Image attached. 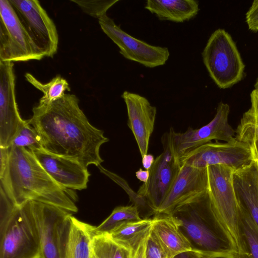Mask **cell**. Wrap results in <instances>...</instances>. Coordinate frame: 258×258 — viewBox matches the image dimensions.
I'll use <instances>...</instances> for the list:
<instances>
[{
    "label": "cell",
    "instance_id": "2e32d148",
    "mask_svg": "<svg viewBox=\"0 0 258 258\" xmlns=\"http://www.w3.org/2000/svg\"><path fill=\"white\" fill-rule=\"evenodd\" d=\"M180 165L170 192L155 215H171L175 208L194 200L207 190V167L198 168L185 164Z\"/></svg>",
    "mask_w": 258,
    "mask_h": 258
},
{
    "label": "cell",
    "instance_id": "4dcf8cb0",
    "mask_svg": "<svg viewBox=\"0 0 258 258\" xmlns=\"http://www.w3.org/2000/svg\"><path fill=\"white\" fill-rule=\"evenodd\" d=\"M246 20L250 30L254 32L258 31V0L253 2L246 14Z\"/></svg>",
    "mask_w": 258,
    "mask_h": 258
},
{
    "label": "cell",
    "instance_id": "7402d4cb",
    "mask_svg": "<svg viewBox=\"0 0 258 258\" xmlns=\"http://www.w3.org/2000/svg\"><path fill=\"white\" fill-rule=\"evenodd\" d=\"M153 218L122 223L109 234L116 241L127 247L133 253L152 231Z\"/></svg>",
    "mask_w": 258,
    "mask_h": 258
},
{
    "label": "cell",
    "instance_id": "f546056e",
    "mask_svg": "<svg viewBox=\"0 0 258 258\" xmlns=\"http://www.w3.org/2000/svg\"><path fill=\"white\" fill-rule=\"evenodd\" d=\"M144 258H171L152 230L146 240Z\"/></svg>",
    "mask_w": 258,
    "mask_h": 258
},
{
    "label": "cell",
    "instance_id": "83f0119b",
    "mask_svg": "<svg viewBox=\"0 0 258 258\" xmlns=\"http://www.w3.org/2000/svg\"><path fill=\"white\" fill-rule=\"evenodd\" d=\"M10 147L24 148L29 150L41 148L39 136L36 130L30 124L29 119L25 120Z\"/></svg>",
    "mask_w": 258,
    "mask_h": 258
},
{
    "label": "cell",
    "instance_id": "6da1fadb",
    "mask_svg": "<svg viewBox=\"0 0 258 258\" xmlns=\"http://www.w3.org/2000/svg\"><path fill=\"white\" fill-rule=\"evenodd\" d=\"M74 94H65L49 103L32 109L30 124L36 130L41 148L51 153L75 159L86 167L104 161L101 146L109 141L104 131L92 125Z\"/></svg>",
    "mask_w": 258,
    "mask_h": 258
},
{
    "label": "cell",
    "instance_id": "d4e9b609",
    "mask_svg": "<svg viewBox=\"0 0 258 258\" xmlns=\"http://www.w3.org/2000/svg\"><path fill=\"white\" fill-rule=\"evenodd\" d=\"M26 80L43 94L39 103H49L59 99L71 88L67 81L59 75L56 76L47 83H42L30 73L25 75Z\"/></svg>",
    "mask_w": 258,
    "mask_h": 258
},
{
    "label": "cell",
    "instance_id": "7c38bea8",
    "mask_svg": "<svg viewBox=\"0 0 258 258\" xmlns=\"http://www.w3.org/2000/svg\"><path fill=\"white\" fill-rule=\"evenodd\" d=\"M21 23L45 57L57 52L58 35L53 20L37 0H9Z\"/></svg>",
    "mask_w": 258,
    "mask_h": 258
},
{
    "label": "cell",
    "instance_id": "484cf974",
    "mask_svg": "<svg viewBox=\"0 0 258 258\" xmlns=\"http://www.w3.org/2000/svg\"><path fill=\"white\" fill-rule=\"evenodd\" d=\"M138 207L134 205L115 207L100 225L95 227L96 234L109 233L123 223L142 220Z\"/></svg>",
    "mask_w": 258,
    "mask_h": 258
},
{
    "label": "cell",
    "instance_id": "44dd1931",
    "mask_svg": "<svg viewBox=\"0 0 258 258\" xmlns=\"http://www.w3.org/2000/svg\"><path fill=\"white\" fill-rule=\"evenodd\" d=\"M95 227L72 215L67 258H91V242L96 235Z\"/></svg>",
    "mask_w": 258,
    "mask_h": 258
},
{
    "label": "cell",
    "instance_id": "8d00e7d4",
    "mask_svg": "<svg viewBox=\"0 0 258 258\" xmlns=\"http://www.w3.org/2000/svg\"><path fill=\"white\" fill-rule=\"evenodd\" d=\"M147 239V238H146ZM146 240L139 246L137 250L133 253L132 258H144V252Z\"/></svg>",
    "mask_w": 258,
    "mask_h": 258
},
{
    "label": "cell",
    "instance_id": "277c9868",
    "mask_svg": "<svg viewBox=\"0 0 258 258\" xmlns=\"http://www.w3.org/2000/svg\"><path fill=\"white\" fill-rule=\"evenodd\" d=\"M203 62L216 85L226 89L239 82L244 64L231 36L218 29L210 37L202 53Z\"/></svg>",
    "mask_w": 258,
    "mask_h": 258
},
{
    "label": "cell",
    "instance_id": "3957f363",
    "mask_svg": "<svg viewBox=\"0 0 258 258\" xmlns=\"http://www.w3.org/2000/svg\"><path fill=\"white\" fill-rule=\"evenodd\" d=\"M189 241L192 249L209 258H234L236 243L223 224L208 191L177 207L170 215Z\"/></svg>",
    "mask_w": 258,
    "mask_h": 258
},
{
    "label": "cell",
    "instance_id": "74e56055",
    "mask_svg": "<svg viewBox=\"0 0 258 258\" xmlns=\"http://www.w3.org/2000/svg\"><path fill=\"white\" fill-rule=\"evenodd\" d=\"M253 159L258 161V141L254 142L251 145Z\"/></svg>",
    "mask_w": 258,
    "mask_h": 258
},
{
    "label": "cell",
    "instance_id": "9c48e42d",
    "mask_svg": "<svg viewBox=\"0 0 258 258\" xmlns=\"http://www.w3.org/2000/svg\"><path fill=\"white\" fill-rule=\"evenodd\" d=\"M161 141L163 151L155 159L149 170L148 180L137 191L154 211L155 215L170 192L181 167L175 156L169 132L163 135Z\"/></svg>",
    "mask_w": 258,
    "mask_h": 258
},
{
    "label": "cell",
    "instance_id": "60d3db41",
    "mask_svg": "<svg viewBox=\"0 0 258 258\" xmlns=\"http://www.w3.org/2000/svg\"><path fill=\"white\" fill-rule=\"evenodd\" d=\"M201 258H209V257H204V256H202Z\"/></svg>",
    "mask_w": 258,
    "mask_h": 258
},
{
    "label": "cell",
    "instance_id": "4316f807",
    "mask_svg": "<svg viewBox=\"0 0 258 258\" xmlns=\"http://www.w3.org/2000/svg\"><path fill=\"white\" fill-rule=\"evenodd\" d=\"M235 137L250 146L258 141V114L250 109L244 112L235 131Z\"/></svg>",
    "mask_w": 258,
    "mask_h": 258
},
{
    "label": "cell",
    "instance_id": "ac0fdd59",
    "mask_svg": "<svg viewBox=\"0 0 258 258\" xmlns=\"http://www.w3.org/2000/svg\"><path fill=\"white\" fill-rule=\"evenodd\" d=\"M233 185L239 207L258 228V168L255 160L234 171Z\"/></svg>",
    "mask_w": 258,
    "mask_h": 258
},
{
    "label": "cell",
    "instance_id": "1f68e13d",
    "mask_svg": "<svg viewBox=\"0 0 258 258\" xmlns=\"http://www.w3.org/2000/svg\"><path fill=\"white\" fill-rule=\"evenodd\" d=\"M9 148L0 147V176L3 174L9 159Z\"/></svg>",
    "mask_w": 258,
    "mask_h": 258
},
{
    "label": "cell",
    "instance_id": "5bb4252c",
    "mask_svg": "<svg viewBox=\"0 0 258 258\" xmlns=\"http://www.w3.org/2000/svg\"><path fill=\"white\" fill-rule=\"evenodd\" d=\"M25 120L16 102L14 63L0 61V147L10 146Z\"/></svg>",
    "mask_w": 258,
    "mask_h": 258
},
{
    "label": "cell",
    "instance_id": "e0dca14e",
    "mask_svg": "<svg viewBox=\"0 0 258 258\" xmlns=\"http://www.w3.org/2000/svg\"><path fill=\"white\" fill-rule=\"evenodd\" d=\"M121 97L126 106L127 125L134 135L142 158L148 154L154 128L156 108L145 97L136 93L125 91Z\"/></svg>",
    "mask_w": 258,
    "mask_h": 258
},
{
    "label": "cell",
    "instance_id": "5b68a950",
    "mask_svg": "<svg viewBox=\"0 0 258 258\" xmlns=\"http://www.w3.org/2000/svg\"><path fill=\"white\" fill-rule=\"evenodd\" d=\"M0 258H41L39 237L29 202L16 206L0 228Z\"/></svg>",
    "mask_w": 258,
    "mask_h": 258
},
{
    "label": "cell",
    "instance_id": "d590c367",
    "mask_svg": "<svg viewBox=\"0 0 258 258\" xmlns=\"http://www.w3.org/2000/svg\"><path fill=\"white\" fill-rule=\"evenodd\" d=\"M150 172L149 170H143L140 168L136 172V177L141 181L146 183L149 179Z\"/></svg>",
    "mask_w": 258,
    "mask_h": 258
},
{
    "label": "cell",
    "instance_id": "f35d334b",
    "mask_svg": "<svg viewBox=\"0 0 258 258\" xmlns=\"http://www.w3.org/2000/svg\"><path fill=\"white\" fill-rule=\"evenodd\" d=\"M91 258H97V257L94 255V254L93 253V252H92V255Z\"/></svg>",
    "mask_w": 258,
    "mask_h": 258
},
{
    "label": "cell",
    "instance_id": "ab89813d",
    "mask_svg": "<svg viewBox=\"0 0 258 258\" xmlns=\"http://www.w3.org/2000/svg\"><path fill=\"white\" fill-rule=\"evenodd\" d=\"M255 161H256V162L257 166V168H258V161H257V160H255Z\"/></svg>",
    "mask_w": 258,
    "mask_h": 258
},
{
    "label": "cell",
    "instance_id": "cb8c5ba5",
    "mask_svg": "<svg viewBox=\"0 0 258 258\" xmlns=\"http://www.w3.org/2000/svg\"><path fill=\"white\" fill-rule=\"evenodd\" d=\"M91 247L97 258H132L133 256L130 249L114 240L108 233L96 234Z\"/></svg>",
    "mask_w": 258,
    "mask_h": 258
},
{
    "label": "cell",
    "instance_id": "e575fe53",
    "mask_svg": "<svg viewBox=\"0 0 258 258\" xmlns=\"http://www.w3.org/2000/svg\"><path fill=\"white\" fill-rule=\"evenodd\" d=\"M155 159L152 154H147L142 157V165L145 170H149L152 166Z\"/></svg>",
    "mask_w": 258,
    "mask_h": 258
},
{
    "label": "cell",
    "instance_id": "ffe728a7",
    "mask_svg": "<svg viewBox=\"0 0 258 258\" xmlns=\"http://www.w3.org/2000/svg\"><path fill=\"white\" fill-rule=\"evenodd\" d=\"M145 8L161 20L177 23L192 19L199 11V3L195 0H148Z\"/></svg>",
    "mask_w": 258,
    "mask_h": 258
},
{
    "label": "cell",
    "instance_id": "52a82bcc",
    "mask_svg": "<svg viewBox=\"0 0 258 258\" xmlns=\"http://www.w3.org/2000/svg\"><path fill=\"white\" fill-rule=\"evenodd\" d=\"M44 54L21 23L8 0L0 1V61L40 60Z\"/></svg>",
    "mask_w": 258,
    "mask_h": 258
},
{
    "label": "cell",
    "instance_id": "836d02e7",
    "mask_svg": "<svg viewBox=\"0 0 258 258\" xmlns=\"http://www.w3.org/2000/svg\"><path fill=\"white\" fill-rule=\"evenodd\" d=\"M202 256L198 252L192 249L179 253L172 258H201Z\"/></svg>",
    "mask_w": 258,
    "mask_h": 258
},
{
    "label": "cell",
    "instance_id": "d6a6232c",
    "mask_svg": "<svg viewBox=\"0 0 258 258\" xmlns=\"http://www.w3.org/2000/svg\"><path fill=\"white\" fill-rule=\"evenodd\" d=\"M253 90L251 94V107L249 108L254 113L258 114V78L254 85Z\"/></svg>",
    "mask_w": 258,
    "mask_h": 258
},
{
    "label": "cell",
    "instance_id": "d6986e66",
    "mask_svg": "<svg viewBox=\"0 0 258 258\" xmlns=\"http://www.w3.org/2000/svg\"><path fill=\"white\" fill-rule=\"evenodd\" d=\"M153 218L152 230L171 258L181 252L192 249L171 215L157 214Z\"/></svg>",
    "mask_w": 258,
    "mask_h": 258
},
{
    "label": "cell",
    "instance_id": "9a60e30c",
    "mask_svg": "<svg viewBox=\"0 0 258 258\" xmlns=\"http://www.w3.org/2000/svg\"><path fill=\"white\" fill-rule=\"evenodd\" d=\"M29 151L62 188L78 190L87 188L91 174L87 167L78 160L51 153L42 148Z\"/></svg>",
    "mask_w": 258,
    "mask_h": 258
},
{
    "label": "cell",
    "instance_id": "8992f818",
    "mask_svg": "<svg viewBox=\"0 0 258 258\" xmlns=\"http://www.w3.org/2000/svg\"><path fill=\"white\" fill-rule=\"evenodd\" d=\"M29 203L39 237L41 258H67L72 213L38 202Z\"/></svg>",
    "mask_w": 258,
    "mask_h": 258
},
{
    "label": "cell",
    "instance_id": "4fadbf2b",
    "mask_svg": "<svg viewBox=\"0 0 258 258\" xmlns=\"http://www.w3.org/2000/svg\"><path fill=\"white\" fill-rule=\"evenodd\" d=\"M104 33L118 47L125 58L153 68L164 65L170 53L168 48L154 46L138 39L122 30L113 19L103 16L98 19Z\"/></svg>",
    "mask_w": 258,
    "mask_h": 258
},
{
    "label": "cell",
    "instance_id": "7a4b0ae2",
    "mask_svg": "<svg viewBox=\"0 0 258 258\" xmlns=\"http://www.w3.org/2000/svg\"><path fill=\"white\" fill-rule=\"evenodd\" d=\"M0 187L16 206L38 202L77 213L72 194L60 187L47 173L32 153L24 148L10 147Z\"/></svg>",
    "mask_w": 258,
    "mask_h": 258
},
{
    "label": "cell",
    "instance_id": "8fae6325",
    "mask_svg": "<svg viewBox=\"0 0 258 258\" xmlns=\"http://www.w3.org/2000/svg\"><path fill=\"white\" fill-rule=\"evenodd\" d=\"M229 112V105L220 102L214 117L206 125L198 129L188 127L184 133L176 132L171 127L168 132L177 159L212 140L228 142L234 140L235 131L228 122Z\"/></svg>",
    "mask_w": 258,
    "mask_h": 258
},
{
    "label": "cell",
    "instance_id": "30bf717a",
    "mask_svg": "<svg viewBox=\"0 0 258 258\" xmlns=\"http://www.w3.org/2000/svg\"><path fill=\"white\" fill-rule=\"evenodd\" d=\"M251 146L234 140L225 143L209 142L194 149L179 159L180 164H185L198 168L221 165L235 171L253 161Z\"/></svg>",
    "mask_w": 258,
    "mask_h": 258
},
{
    "label": "cell",
    "instance_id": "f1b7e54d",
    "mask_svg": "<svg viewBox=\"0 0 258 258\" xmlns=\"http://www.w3.org/2000/svg\"><path fill=\"white\" fill-rule=\"evenodd\" d=\"M76 4L87 15L99 19L107 15V11L118 0H71Z\"/></svg>",
    "mask_w": 258,
    "mask_h": 258
},
{
    "label": "cell",
    "instance_id": "603a6c76",
    "mask_svg": "<svg viewBox=\"0 0 258 258\" xmlns=\"http://www.w3.org/2000/svg\"><path fill=\"white\" fill-rule=\"evenodd\" d=\"M239 209L238 252L234 258H258V228L248 214Z\"/></svg>",
    "mask_w": 258,
    "mask_h": 258
},
{
    "label": "cell",
    "instance_id": "ba28073f",
    "mask_svg": "<svg viewBox=\"0 0 258 258\" xmlns=\"http://www.w3.org/2000/svg\"><path fill=\"white\" fill-rule=\"evenodd\" d=\"M234 171L225 165L207 167V191L214 209L238 248L239 209L233 185Z\"/></svg>",
    "mask_w": 258,
    "mask_h": 258
}]
</instances>
